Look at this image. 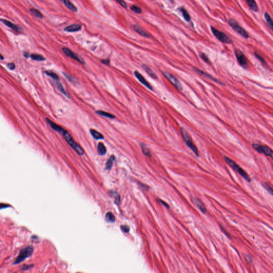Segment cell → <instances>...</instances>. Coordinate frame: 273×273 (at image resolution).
<instances>
[{
  "label": "cell",
  "instance_id": "cell-34",
  "mask_svg": "<svg viewBox=\"0 0 273 273\" xmlns=\"http://www.w3.org/2000/svg\"><path fill=\"white\" fill-rule=\"evenodd\" d=\"M200 56L205 63H210L209 59L207 56L205 54L201 53V54H200Z\"/></svg>",
  "mask_w": 273,
  "mask_h": 273
},
{
  "label": "cell",
  "instance_id": "cell-44",
  "mask_svg": "<svg viewBox=\"0 0 273 273\" xmlns=\"http://www.w3.org/2000/svg\"><path fill=\"white\" fill-rule=\"evenodd\" d=\"M160 202H161L162 204L164 206H165V207H167V208H169V206L168 204L164 202V201H162V200H160Z\"/></svg>",
  "mask_w": 273,
  "mask_h": 273
},
{
  "label": "cell",
  "instance_id": "cell-13",
  "mask_svg": "<svg viewBox=\"0 0 273 273\" xmlns=\"http://www.w3.org/2000/svg\"><path fill=\"white\" fill-rule=\"evenodd\" d=\"M0 21L2 23H3L5 25L9 27L10 28L12 29L13 31H16L17 32H19L22 31V30L19 27L17 26L16 25L13 24L12 22L9 21V20L4 19H1Z\"/></svg>",
  "mask_w": 273,
  "mask_h": 273
},
{
  "label": "cell",
  "instance_id": "cell-45",
  "mask_svg": "<svg viewBox=\"0 0 273 273\" xmlns=\"http://www.w3.org/2000/svg\"><path fill=\"white\" fill-rule=\"evenodd\" d=\"M0 59H1V60H3V59H4V57H3L2 55L1 54H0Z\"/></svg>",
  "mask_w": 273,
  "mask_h": 273
},
{
  "label": "cell",
  "instance_id": "cell-16",
  "mask_svg": "<svg viewBox=\"0 0 273 273\" xmlns=\"http://www.w3.org/2000/svg\"><path fill=\"white\" fill-rule=\"evenodd\" d=\"M46 121H47L48 123H49V125H50L51 128H52V129H54V131H56L58 132H59V133H60V134H62L63 132H64V131L65 130L63 129L62 127L59 126V125H57L55 123H54V122H52V121H51L50 119H46Z\"/></svg>",
  "mask_w": 273,
  "mask_h": 273
},
{
  "label": "cell",
  "instance_id": "cell-43",
  "mask_svg": "<svg viewBox=\"0 0 273 273\" xmlns=\"http://www.w3.org/2000/svg\"><path fill=\"white\" fill-rule=\"evenodd\" d=\"M33 266V265L32 266H29V265H24L22 267V269L24 271H26V270H27L29 268H31Z\"/></svg>",
  "mask_w": 273,
  "mask_h": 273
},
{
  "label": "cell",
  "instance_id": "cell-30",
  "mask_svg": "<svg viewBox=\"0 0 273 273\" xmlns=\"http://www.w3.org/2000/svg\"><path fill=\"white\" fill-rule=\"evenodd\" d=\"M56 85L57 87L58 88L59 91L60 92H61L64 95H65L66 97H68V94L66 92V91L65 90V89L63 88V86L61 84V83H60V82H57Z\"/></svg>",
  "mask_w": 273,
  "mask_h": 273
},
{
  "label": "cell",
  "instance_id": "cell-40",
  "mask_svg": "<svg viewBox=\"0 0 273 273\" xmlns=\"http://www.w3.org/2000/svg\"><path fill=\"white\" fill-rule=\"evenodd\" d=\"M7 67L9 68L10 70H13L15 68V65L13 63H9L7 65Z\"/></svg>",
  "mask_w": 273,
  "mask_h": 273
},
{
  "label": "cell",
  "instance_id": "cell-14",
  "mask_svg": "<svg viewBox=\"0 0 273 273\" xmlns=\"http://www.w3.org/2000/svg\"><path fill=\"white\" fill-rule=\"evenodd\" d=\"M192 200L193 203L200 209V211H201L203 213H205L207 212V209L204 205L198 198H192Z\"/></svg>",
  "mask_w": 273,
  "mask_h": 273
},
{
  "label": "cell",
  "instance_id": "cell-21",
  "mask_svg": "<svg viewBox=\"0 0 273 273\" xmlns=\"http://www.w3.org/2000/svg\"><path fill=\"white\" fill-rule=\"evenodd\" d=\"M264 17H265V19L266 20V22L268 25V26L271 28L272 31H273V20H272V18H271V16L269 15V14H268L267 12H265L264 13Z\"/></svg>",
  "mask_w": 273,
  "mask_h": 273
},
{
  "label": "cell",
  "instance_id": "cell-3",
  "mask_svg": "<svg viewBox=\"0 0 273 273\" xmlns=\"http://www.w3.org/2000/svg\"><path fill=\"white\" fill-rule=\"evenodd\" d=\"M33 251V248L31 246H27L22 249L20 251L19 254L15 259L14 264L17 265L24 261L26 259L32 256Z\"/></svg>",
  "mask_w": 273,
  "mask_h": 273
},
{
  "label": "cell",
  "instance_id": "cell-26",
  "mask_svg": "<svg viewBox=\"0 0 273 273\" xmlns=\"http://www.w3.org/2000/svg\"><path fill=\"white\" fill-rule=\"evenodd\" d=\"M30 12H31V14L33 16H34V17H37V18H39V19H42L43 18V15L42 14L41 12H40L39 10H38L37 9L32 8L30 10Z\"/></svg>",
  "mask_w": 273,
  "mask_h": 273
},
{
  "label": "cell",
  "instance_id": "cell-38",
  "mask_svg": "<svg viewBox=\"0 0 273 273\" xmlns=\"http://www.w3.org/2000/svg\"><path fill=\"white\" fill-rule=\"evenodd\" d=\"M254 56H255L256 58L258 59L260 61L261 63H266V62L265 61V60L262 58V57H261V56H260V55L257 54V53H256V52H255V53H254Z\"/></svg>",
  "mask_w": 273,
  "mask_h": 273
},
{
  "label": "cell",
  "instance_id": "cell-2",
  "mask_svg": "<svg viewBox=\"0 0 273 273\" xmlns=\"http://www.w3.org/2000/svg\"><path fill=\"white\" fill-rule=\"evenodd\" d=\"M224 159L225 160V162H226V163H227L228 164V165H229L234 171H236L237 172H238L243 178H244L245 181H248V182H250V181H251V179L250 178L249 175L244 171V170H243L239 166H238V165L236 163V162H235L233 161L232 160L229 159V158L227 157H226V156L225 157Z\"/></svg>",
  "mask_w": 273,
  "mask_h": 273
},
{
  "label": "cell",
  "instance_id": "cell-15",
  "mask_svg": "<svg viewBox=\"0 0 273 273\" xmlns=\"http://www.w3.org/2000/svg\"><path fill=\"white\" fill-rule=\"evenodd\" d=\"M82 29V25L80 24H74L71 25L66 27L64 31L67 32H69V33H73V32H76L80 31L81 29Z\"/></svg>",
  "mask_w": 273,
  "mask_h": 273
},
{
  "label": "cell",
  "instance_id": "cell-12",
  "mask_svg": "<svg viewBox=\"0 0 273 273\" xmlns=\"http://www.w3.org/2000/svg\"><path fill=\"white\" fill-rule=\"evenodd\" d=\"M133 28L135 32L142 37H151L149 33L146 32V31H145L144 29L142 28V27H140L138 25H134L133 26Z\"/></svg>",
  "mask_w": 273,
  "mask_h": 273
},
{
  "label": "cell",
  "instance_id": "cell-24",
  "mask_svg": "<svg viewBox=\"0 0 273 273\" xmlns=\"http://www.w3.org/2000/svg\"><path fill=\"white\" fill-rule=\"evenodd\" d=\"M195 71H197V72H198L199 73L205 76L206 77H207L208 78H209V79H211L212 80L216 82H217L218 83H219V84H222V82L220 81L217 80V78H215L214 77H212V76L210 75L209 74H207L206 73H204V72L203 71H201L200 69H198V68H195Z\"/></svg>",
  "mask_w": 273,
  "mask_h": 273
},
{
  "label": "cell",
  "instance_id": "cell-36",
  "mask_svg": "<svg viewBox=\"0 0 273 273\" xmlns=\"http://www.w3.org/2000/svg\"><path fill=\"white\" fill-rule=\"evenodd\" d=\"M117 2L119 3V5L121 6H122V7H124L125 9H127V4L126 2L124 1L123 0H115Z\"/></svg>",
  "mask_w": 273,
  "mask_h": 273
},
{
  "label": "cell",
  "instance_id": "cell-27",
  "mask_svg": "<svg viewBox=\"0 0 273 273\" xmlns=\"http://www.w3.org/2000/svg\"><path fill=\"white\" fill-rule=\"evenodd\" d=\"M96 113L100 115H101L102 116H105V117H107V118H109V119H115V116L113 115L110 114V113L106 112H104V111H102V110H97L96 112Z\"/></svg>",
  "mask_w": 273,
  "mask_h": 273
},
{
  "label": "cell",
  "instance_id": "cell-1",
  "mask_svg": "<svg viewBox=\"0 0 273 273\" xmlns=\"http://www.w3.org/2000/svg\"><path fill=\"white\" fill-rule=\"evenodd\" d=\"M63 136L65 139L66 140V142H67L69 146L72 147V148L73 149L74 151H75L78 154L80 155H82L84 153V151L83 149L82 148L80 145H78L76 142L74 140L72 136L68 131L66 130H65L63 133L62 134Z\"/></svg>",
  "mask_w": 273,
  "mask_h": 273
},
{
  "label": "cell",
  "instance_id": "cell-23",
  "mask_svg": "<svg viewBox=\"0 0 273 273\" xmlns=\"http://www.w3.org/2000/svg\"><path fill=\"white\" fill-rule=\"evenodd\" d=\"M97 150L98 153L100 155H104L107 151L106 147L102 142H99L98 145Z\"/></svg>",
  "mask_w": 273,
  "mask_h": 273
},
{
  "label": "cell",
  "instance_id": "cell-42",
  "mask_svg": "<svg viewBox=\"0 0 273 273\" xmlns=\"http://www.w3.org/2000/svg\"><path fill=\"white\" fill-rule=\"evenodd\" d=\"M101 63H104V64H105L106 65H110V60L108 59H104V60H101Z\"/></svg>",
  "mask_w": 273,
  "mask_h": 273
},
{
  "label": "cell",
  "instance_id": "cell-7",
  "mask_svg": "<svg viewBox=\"0 0 273 273\" xmlns=\"http://www.w3.org/2000/svg\"><path fill=\"white\" fill-rule=\"evenodd\" d=\"M235 54L237 60L239 62V64L243 67V68H248V62L246 59V57L244 55L243 53L241 50L239 49H236L235 51Z\"/></svg>",
  "mask_w": 273,
  "mask_h": 273
},
{
  "label": "cell",
  "instance_id": "cell-37",
  "mask_svg": "<svg viewBox=\"0 0 273 273\" xmlns=\"http://www.w3.org/2000/svg\"><path fill=\"white\" fill-rule=\"evenodd\" d=\"M63 75L65 76V77L69 81L72 82H74L75 79H74L73 77H72L70 75H69L68 74L65 73H63Z\"/></svg>",
  "mask_w": 273,
  "mask_h": 273
},
{
  "label": "cell",
  "instance_id": "cell-6",
  "mask_svg": "<svg viewBox=\"0 0 273 273\" xmlns=\"http://www.w3.org/2000/svg\"><path fill=\"white\" fill-rule=\"evenodd\" d=\"M181 134H182L183 139L184 142H185L187 146L192 151H193V152L196 156H198V151L197 147H196L194 144H193L192 140V138L189 136V134H188L187 132L186 131V130L183 128L181 129Z\"/></svg>",
  "mask_w": 273,
  "mask_h": 273
},
{
  "label": "cell",
  "instance_id": "cell-28",
  "mask_svg": "<svg viewBox=\"0 0 273 273\" xmlns=\"http://www.w3.org/2000/svg\"><path fill=\"white\" fill-rule=\"evenodd\" d=\"M115 160V157L114 155H112L110 157V159L108 160L106 163V169L110 170V169L112 167L113 164Z\"/></svg>",
  "mask_w": 273,
  "mask_h": 273
},
{
  "label": "cell",
  "instance_id": "cell-5",
  "mask_svg": "<svg viewBox=\"0 0 273 273\" xmlns=\"http://www.w3.org/2000/svg\"><path fill=\"white\" fill-rule=\"evenodd\" d=\"M228 24L229 26L232 27V29L234 30L235 32H236L237 34H239V35L241 37H244V39H248L249 37V34L246 32V31L241 27L239 23L237 22L236 20L234 19H230L228 20Z\"/></svg>",
  "mask_w": 273,
  "mask_h": 273
},
{
  "label": "cell",
  "instance_id": "cell-29",
  "mask_svg": "<svg viewBox=\"0 0 273 273\" xmlns=\"http://www.w3.org/2000/svg\"><path fill=\"white\" fill-rule=\"evenodd\" d=\"M29 56H30V57H31L33 60H37V61H43V60H45L44 57L40 55V54H31Z\"/></svg>",
  "mask_w": 273,
  "mask_h": 273
},
{
  "label": "cell",
  "instance_id": "cell-4",
  "mask_svg": "<svg viewBox=\"0 0 273 273\" xmlns=\"http://www.w3.org/2000/svg\"><path fill=\"white\" fill-rule=\"evenodd\" d=\"M211 30L214 36L222 43L225 44H231L233 43L231 39L224 32L220 31L213 26H211Z\"/></svg>",
  "mask_w": 273,
  "mask_h": 273
},
{
  "label": "cell",
  "instance_id": "cell-20",
  "mask_svg": "<svg viewBox=\"0 0 273 273\" xmlns=\"http://www.w3.org/2000/svg\"><path fill=\"white\" fill-rule=\"evenodd\" d=\"M179 10L181 11V13H182L183 17L184 19L187 22H190L191 20V17L189 13L187 12V11L186 10L184 7H181L179 8Z\"/></svg>",
  "mask_w": 273,
  "mask_h": 273
},
{
  "label": "cell",
  "instance_id": "cell-18",
  "mask_svg": "<svg viewBox=\"0 0 273 273\" xmlns=\"http://www.w3.org/2000/svg\"><path fill=\"white\" fill-rule=\"evenodd\" d=\"M245 1L248 3V5H249V7L251 10L254 12L258 11V7L255 0H245Z\"/></svg>",
  "mask_w": 273,
  "mask_h": 273
},
{
  "label": "cell",
  "instance_id": "cell-39",
  "mask_svg": "<svg viewBox=\"0 0 273 273\" xmlns=\"http://www.w3.org/2000/svg\"><path fill=\"white\" fill-rule=\"evenodd\" d=\"M121 228L122 229V231L125 232V233H128V232H129V227H128V226H125V225L121 226Z\"/></svg>",
  "mask_w": 273,
  "mask_h": 273
},
{
  "label": "cell",
  "instance_id": "cell-33",
  "mask_svg": "<svg viewBox=\"0 0 273 273\" xmlns=\"http://www.w3.org/2000/svg\"><path fill=\"white\" fill-rule=\"evenodd\" d=\"M46 73L47 75L50 76L52 78H54V80H58L59 79L58 76L55 73H54V72L49 71H46Z\"/></svg>",
  "mask_w": 273,
  "mask_h": 273
},
{
  "label": "cell",
  "instance_id": "cell-11",
  "mask_svg": "<svg viewBox=\"0 0 273 273\" xmlns=\"http://www.w3.org/2000/svg\"><path fill=\"white\" fill-rule=\"evenodd\" d=\"M134 74L135 76L136 77V78L138 80V81L140 83L142 84L143 85H145L146 88H148L149 90H153L151 84L148 83V82L147 81H146V80L145 79L144 76L139 73V72L136 71H135L134 72Z\"/></svg>",
  "mask_w": 273,
  "mask_h": 273
},
{
  "label": "cell",
  "instance_id": "cell-41",
  "mask_svg": "<svg viewBox=\"0 0 273 273\" xmlns=\"http://www.w3.org/2000/svg\"><path fill=\"white\" fill-rule=\"evenodd\" d=\"M10 205L6 204H3V203H0V210L4 208H7V207H10Z\"/></svg>",
  "mask_w": 273,
  "mask_h": 273
},
{
  "label": "cell",
  "instance_id": "cell-17",
  "mask_svg": "<svg viewBox=\"0 0 273 273\" xmlns=\"http://www.w3.org/2000/svg\"><path fill=\"white\" fill-rule=\"evenodd\" d=\"M60 1L63 3L64 5L66 6V7L68 8L69 10L74 12L78 11V8L76 6L74 5L71 2L70 0H60Z\"/></svg>",
  "mask_w": 273,
  "mask_h": 273
},
{
  "label": "cell",
  "instance_id": "cell-8",
  "mask_svg": "<svg viewBox=\"0 0 273 273\" xmlns=\"http://www.w3.org/2000/svg\"><path fill=\"white\" fill-rule=\"evenodd\" d=\"M163 75L178 90H183V86L176 77L168 72H163Z\"/></svg>",
  "mask_w": 273,
  "mask_h": 273
},
{
  "label": "cell",
  "instance_id": "cell-22",
  "mask_svg": "<svg viewBox=\"0 0 273 273\" xmlns=\"http://www.w3.org/2000/svg\"><path fill=\"white\" fill-rule=\"evenodd\" d=\"M90 132L91 134L92 135V136L95 139H97V140L104 139V136L101 133L97 131V130L94 129H91Z\"/></svg>",
  "mask_w": 273,
  "mask_h": 273
},
{
  "label": "cell",
  "instance_id": "cell-9",
  "mask_svg": "<svg viewBox=\"0 0 273 273\" xmlns=\"http://www.w3.org/2000/svg\"><path fill=\"white\" fill-rule=\"evenodd\" d=\"M254 149L256 151H258L260 153H263L266 156H270L272 157L273 156V151L272 149L269 147L266 146V145H257V144H254L253 145Z\"/></svg>",
  "mask_w": 273,
  "mask_h": 273
},
{
  "label": "cell",
  "instance_id": "cell-10",
  "mask_svg": "<svg viewBox=\"0 0 273 273\" xmlns=\"http://www.w3.org/2000/svg\"><path fill=\"white\" fill-rule=\"evenodd\" d=\"M62 50L63 51V53L65 54L67 56L73 59L76 61H78V63H84V61L83 59L81 58L78 54L74 53L70 49L67 48H63Z\"/></svg>",
  "mask_w": 273,
  "mask_h": 273
},
{
  "label": "cell",
  "instance_id": "cell-31",
  "mask_svg": "<svg viewBox=\"0 0 273 273\" xmlns=\"http://www.w3.org/2000/svg\"><path fill=\"white\" fill-rule=\"evenodd\" d=\"M106 219L107 222H113L115 220V217L112 212H107L106 215Z\"/></svg>",
  "mask_w": 273,
  "mask_h": 273
},
{
  "label": "cell",
  "instance_id": "cell-32",
  "mask_svg": "<svg viewBox=\"0 0 273 273\" xmlns=\"http://www.w3.org/2000/svg\"><path fill=\"white\" fill-rule=\"evenodd\" d=\"M130 9L131 10V11H132L133 12H135L136 13H138V14H139V13H141L142 12V9L140 7L136 6V5H132L130 7Z\"/></svg>",
  "mask_w": 273,
  "mask_h": 273
},
{
  "label": "cell",
  "instance_id": "cell-25",
  "mask_svg": "<svg viewBox=\"0 0 273 273\" xmlns=\"http://www.w3.org/2000/svg\"><path fill=\"white\" fill-rule=\"evenodd\" d=\"M140 146H141V148H142V153H143L145 155H146L147 156H149V157H151V153L150 150H149V149L148 148V147L147 146V145L146 144H144V143H142V144H140Z\"/></svg>",
  "mask_w": 273,
  "mask_h": 273
},
{
  "label": "cell",
  "instance_id": "cell-19",
  "mask_svg": "<svg viewBox=\"0 0 273 273\" xmlns=\"http://www.w3.org/2000/svg\"><path fill=\"white\" fill-rule=\"evenodd\" d=\"M142 67L147 73L150 76H151L152 78H154V79H156L157 78V76L156 75L155 73L151 69V68H149L148 66H147L146 65H142Z\"/></svg>",
  "mask_w": 273,
  "mask_h": 273
},
{
  "label": "cell",
  "instance_id": "cell-35",
  "mask_svg": "<svg viewBox=\"0 0 273 273\" xmlns=\"http://www.w3.org/2000/svg\"><path fill=\"white\" fill-rule=\"evenodd\" d=\"M263 187L266 188L269 193H271V194L273 195V190H272V188L269 186V185H268L267 183H263Z\"/></svg>",
  "mask_w": 273,
  "mask_h": 273
}]
</instances>
